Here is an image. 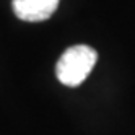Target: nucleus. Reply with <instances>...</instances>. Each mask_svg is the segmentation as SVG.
Wrapping results in <instances>:
<instances>
[{"instance_id":"1","label":"nucleus","mask_w":135,"mask_h":135,"mask_svg":"<svg viewBox=\"0 0 135 135\" xmlns=\"http://www.w3.org/2000/svg\"><path fill=\"white\" fill-rule=\"evenodd\" d=\"M98 54L90 46H72L62 55L55 67L59 81L65 86H78L90 75Z\"/></svg>"},{"instance_id":"2","label":"nucleus","mask_w":135,"mask_h":135,"mask_svg":"<svg viewBox=\"0 0 135 135\" xmlns=\"http://www.w3.org/2000/svg\"><path fill=\"white\" fill-rule=\"evenodd\" d=\"M60 0H13V12L23 21H44L57 10Z\"/></svg>"}]
</instances>
